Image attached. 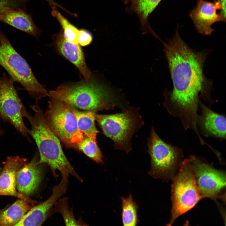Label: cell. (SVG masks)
Instances as JSON below:
<instances>
[{"label": "cell", "instance_id": "9c48e42d", "mask_svg": "<svg viewBox=\"0 0 226 226\" xmlns=\"http://www.w3.org/2000/svg\"><path fill=\"white\" fill-rule=\"evenodd\" d=\"M14 81L6 73L0 75V117L4 122L12 125L22 135L29 140L28 129L23 119L24 107L14 85Z\"/></svg>", "mask_w": 226, "mask_h": 226}, {"label": "cell", "instance_id": "30bf717a", "mask_svg": "<svg viewBox=\"0 0 226 226\" xmlns=\"http://www.w3.org/2000/svg\"><path fill=\"white\" fill-rule=\"evenodd\" d=\"M188 158L202 198L215 199L220 197L225 187V173L196 156L191 155Z\"/></svg>", "mask_w": 226, "mask_h": 226}, {"label": "cell", "instance_id": "83f0119b", "mask_svg": "<svg viewBox=\"0 0 226 226\" xmlns=\"http://www.w3.org/2000/svg\"><path fill=\"white\" fill-rule=\"evenodd\" d=\"M3 133H4L3 130L0 129V136L3 135Z\"/></svg>", "mask_w": 226, "mask_h": 226}, {"label": "cell", "instance_id": "484cf974", "mask_svg": "<svg viewBox=\"0 0 226 226\" xmlns=\"http://www.w3.org/2000/svg\"><path fill=\"white\" fill-rule=\"evenodd\" d=\"M93 36L88 31L84 29L79 30L78 37V43L81 46L89 45L92 41Z\"/></svg>", "mask_w": 226, "mask_h": 226}, {"label": "cell", "instance_id": "8fae6325", "mask_svg": "<svg viewBox=\"0 0 226 226\" xmlns=\"http://www.w3.org/2000/svg\"><path fill=\"white\" fill-rule=\"evenodd\" d=\"M62 175V178L60 183L53 188L52 194L49 198L37 206H33L14 226H40L42 225L52 207L66 191L69 175L65 173Z\"/></svg>", "mask_w": 226, "mask_h": 226}, {"label": "cell", "instance_id": "2e32d148", "mask_svg": "<svg viewBox=\"0 0 226 226\" xmlns=\"http://www.w3.org/2000/svg\"><path fill=\"white\" fill-rule=\"evenodd\" d=\"M35 157L18 171L16 176V188L24 196H28L37 189L42 178V171Z\"/></svg>", "mask_w": 226, "mask_h": 226}, {"label": "cell", "instance_id": "52a82bcc", "mask_svg": "<svg viewBox=\"0 0 226 226\" xmlns=\"http://www.w3.org/2000/svg\"><path fill=\"white\" fill-rule=\"evenodd\" d=\"M148 146L151 163L148 174L156 179H172L182 161V150L164 142L153 127L148 139Z\"/></svg>", "mask_w": 226, "mask_h": 226}, {"label": "cell", "instance_id": "cb8c5ba5", "mask_svg": "<svg viewBox=\"0 0 226 226\" xmlns=\"http://www.w3.org/2000/svg\"><path fill=\"white\" fill-rule=\"evenodd\" d=\"M66 197L60 199L55 204L54 211L60 213L62 215L66 225H85L81 220H77L74 217L72 209L69 208Z\"/></svg>", "mask_w": 226, "mask_h": 226}, {"label": "cell", "instance_id": "7402d4cb", "mask_svg": "<svg viewBox=\"0 0 226 226\" xmlns=\"http://www.w3.org/2000/svg\"><path fill=\"white\" fill-rule=\"evenodd\" d=\"M77 149L97 163L104 164V157L97 142L84 134Z\"/></svg>", "mask_w": 226, "mask_h": 226}, {"label": "cell", "instance_id": "8992f818", "mask_svg": "<svg viewBox=\"0 0 226 226\" xmlns=\"http://www.w3.org/2000/svg\"><path fill=\"white\" fill-rule=\"evenodd\" d=\"M179 168L172 179V207L168 225H171L179 217L192 208L202 198L188 158L182 161Z\"/></svg>", "mask_w": 226, "mask_h": 226}, {"label": "cell", "instance_id": "4316f807", "mask_svg": "<svg viewBox=\"0 0 226 226\" xmlns=\"http://www.w3.org/2000/svg\"><path fill=\"white\" fill-rule=\"evenodd\" d=\"M219 2L222 6L220 10L219 16L220 21H225L226 20V0H216Z\"/></svg>", "mask_w": 226, "mask_h": 226}, {"label": "cell", "instance_id": "ba28073f", "mask_svg": "<svg viewBox=\"0 0 226 226\" xmlns=\"http://www.w3.org/2000/svg\"><path fill=\"white\" fill-rule=\"evenodd\" d=\"M49 97L48 108L45 114L48 126L66 147L77 148L84 134L78 128L74 115L60 99Z\"/></svg>", "mask_w": 226, "mask_h": 226}, {"label": "cell", "instance_id": "4fadbf2b", "mask_svg": "<svg viewBox=\"0 0 226 226\" xmlns=\"http://www.w3.org/2000/svg\"><path fill=\"white\" fill-rule=\"evenodd\" d=\"M28 163L25 158L18 156L8 157L3 163V167L0 174V196H9L26 201L31 204L35 203L19 193L16 189V176L18 170Z\"/></svg>", "mask_w": 226, "mask_h": 226}, {"label": "cell", "instance_id": "7a4b0ae2", "mask_svg": "<svg viewBox=\"0 0 226 226\" xmlns=\"http://www.w3.org/2000/svg\"><path fill=\"white\" fill-rule=\"evenodd\" d=\"M49 94V96L57 97L78 109L96 113L116 107L122 110L128 107L110 88L93 77L88 81L61 85Z\"/></svg>", "mask_w": 226, "mask_h": 226}, {"label": "cell", "instance_id": "ffe728a7", "mask_svg": "<svg viewBox=\"0 0 226 226\" xmlns=\"http://www.w3.org/2000/svg\"><path fill=\"white\" fill-rule=\"evenodd\" d=\"M24 200H18L0 213V226H14L33 207Z\"/></svg>", "mask_w": 226, "mask_h": 226}, {"label": "cell", "instance_id": "5bb4252c", "mask_svg": "<svg viewBox=\"0 0 226 226\" xmlns=\"http://www.w3.org/2000/svg\"><path fill=\"white\" fill-rule=\"evenodd\" d=\"M199 106L201 110L198 114L197 126L198 132L206 137H213L226 139V120L223 114L215 112L200 100Z\"/></svg>", "mask_w": 226, "mask_h": 226}, {"label": "cell", "instance_id": "277c9868", "mask_svg": "<svg viewBox=\"0 0 226 226\" xmlns=\"http://www.w3.org/2000/svg\"><path fill=\"white\" fill-rule=\"evenodd\" d=\"M139 109L130 106L119 113L95 114V121L103 134L113 141L115 149L124 151L127 153L132 149V137L144 124Z\"/></svg>", "mask_w": 226, "mask_h": 226}, {"label": "cell", "instance_id": "d6986e66", "mask_svg": "<svg viewBox=\"0 0 226 226\" xmlns=\"http://www.w3.org/2000/svg\"><path fill=\"white\" fill-rule=\"evenodd\" d=\"M65 103L74 115L79 130L84 135L96 142L99 131L95 125V116L97 113L89 110L81 111L73 105Z\"/></svg>", "mask_w": 226, "mask_h": 226}, {"label": "cell", "instance_id": "f1b7e54d", "mask_svg": "<svg viewBox=\"0 0 226 226\" xmlns=\"http://www.w3.org/2000/svg\"><path fill=\"white\" fill-rule=\"evenodd\" d=\"M2 169H2V168H1V166H0V174L1 172L2 171Z\"/></svg>", "mask_w": 226, "mask_h": 226}, {"label": "cell", "instance_id": "3957f363", "mask_svg": "<svg viewBox=\"0 0 226 226\" xmlns=\"http://www.w3.org/2000/svg\"><path fill=\"white\" fill-rule=\"evenodd\" d=\"M30 107L34 114H29L24 107L22 115L28 120L31 125V128L28 129L27 132L38 147L40 155L38 164H46L55 176H57L56 172L58 170L61 174L71 175L80 182L83 181L64 154L60 141L48 126L42 110L37 105Z\"/></svg>", "mask_w": 226, "mask_h": 226}, {"label": "cell", "instance_id": "44dd1931", "mask_svg": "<svg viewBox=\"0 0 226 226\" xmlns=\"http://www.w3.org/2000/svg\"><path fill=\"white\" fill-rule=\"evenodd\" d=\"M122 212L121 218L123 225L124 226H135L139 222L137 215L138 206L134 201L132 196L128 197H121Z\"/></svg>", "mask_w": 226, "mask_h": 226}, {"label": "cell", "instance_id": "7c38bea8", "mask_svg": "<svg viewBox=\"0 0 226 226\" xmlns=\"http://www.w3.org/2000/svg\"><path fill=\"white\" fill-rule=\"evenodd\" d=\"M53 45L57 52L76 66L84 80L88 81L93 76L88 67L83 51L79 45L70 42L64 37L62 30L52 36Z\"/></svg>", "mask_w": 226, "mask_h": 226}, {"label": "cell", "instance_id": "e0dca14e", "mask_svg": "<svg viewBox=\"0 0 226 226\" xmlns=\"http://www.w3.org/2000/svg\"><path fill=\"white\" fill-rule=\"evenodd\" d=\"M0 21H2L36 38H38L40 31L34 23L31 16L25 9L8 8L1 14Z\"/></svg>", "mask_w": 226, "mask_h": 226}, {"label": "cell", "instance_id": "5b68a950", "mask_svg": "<svg viewBox=\"0 0 226 226\" xmlns=\"http://www.w3.org/2000/svg\"><path fill=\"white\" fill-rule=\"evenodd\" d=\"M0 65L14 82L23 87L36 103L42 98L49 97L45 86L39 82L26 60L16 51L1 30Z\"/></svg>", "mask_w": 226, "mask_h": 226}, {"label": "cell", "instance_id": "603a6c76", "mask_svg": "<svg viewBox=\"0 0 226 226\" xmlns=\"http://www.w3.org/2000/svg\"><path fill=\"white\" fill-rule=\"evenodd\" d=\"M52 9V14L56 19L62 26L65 38L70 42L78 44V37L79 30L70 23L55 8Z\"/></svg>", "mask_w": 226, "mask_h": 226}, {"label": "cell", "instance_id": "6da1fadb", "mask_svg": "<svg viewBox=\"0 0 226 226\" xmlns=\"http://www.w3.org/2000/svg\"><path fill=\"white\" fill-rule=\"evenodd\" d=\"M173 88L164 91V105L168 112L180 119L185 130L197 133L199 104L202 99L209 107L214 103L211 97L212 81L207 78L203 66L210 51H196L180 36L177 30L167 43H163Z\"/></svg>", "mask_w": 226, "mask_h": 226}, {"label": "cell", "instance_id": "ac0fdd59", "mask_svg": "<svg viewBox=\"0 0 226 226\" xmlns=\"http://www.w3.org/2000/svg\"><path fill=\"white\" fill-rule=\"evenodd\" d=\"M161 0H125L130 9L137 15L143 33H155L151 29L148 18Z\"/></svg>", "mask_w": 226, "mask_h": 226}, {"label": "cell", "instance_id": "d4e9b609", "mask_svg": "<svg viewBox=\"0 0 226 226\" xmlns=\"http://www.w3.org/2000/svg\"><path fill=\"white\" fill-rule=\"evenodd\" d=\"M28 0H0V18L3 11L6 9L12 8H23Z\"/></svg>", "mask_w": 226, "mask_h": 226}, {"label": "cell", "instance_id": "9a60e30c", "mask_svg": "<svg viewBox=\"0 0 226 226\" xmlns=\"http://www.w3.org/2000/svg\"><path fill=\"white\" fill-rule=\"evenodd\" d=\"M221 5L218 1L214 3L198 0L195 8L191 12L190 16L198 32L203 35H210L214 30L211 26L214 23L220 21L217 10Z\"/></svg>", "mask_w": 226, "mask_h": 226}]
</instances>
